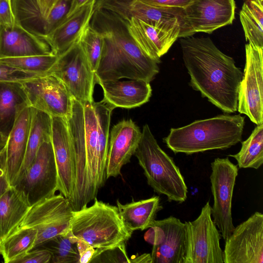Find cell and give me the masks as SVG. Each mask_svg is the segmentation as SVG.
Instances as JSON below:
<instances>
[{
  "label": "cell",
  "instance_id": "6da1fadb",
  "mask_svg": "<svg viewBox=\"0 0 263 263\" xmlns=\"http://www.w3.org/2000/svg\"><path fill=\"white\" fill-rule=\"evenodd\" d=\"M72 113L67 120L76 155V181L68 200L73 211L97 198L107 180L111 106L103 102L83 104L72 98Z\"/></svg>",
  "mask_w": 263,
  "mask_h": 263
},
{
  "label": "cell",
  "instance_id": "7a4b0ae2",
  "mask_svg": "<svg viewBox=\"0 0 263 263\" xmlns=\"http://www.w3.org/2000/svg\"><path fill=\"white\" fill-rule=\"evenodd\" d=\"M180 44L190 85L224 112H235L243 73L233 59L209 37H181Z\"/></svg>",
  "mask_w": 263,
  "mask_h": 263
},
{
  "label": "cell",
  "instance_id": "3957f363",
  "mask_svg": "<svg viewBox=\"0 0 263 263\" xmlns=\"http://www.w3.org/2000/svg\"><path fill=\"white\" fill-rule=\"evenodd\" d=\"M90 25L102 34L104 41L95 74L96 84L123 78L149 83L154 79L159 71V63L137 45L125 21L106 9L95 7Z\"/></svg>",
  "mask_w": 263,
  "mask_h": 263
},
{
  "label": "cell",
  "instance_id": "277c9868",
  "mask_svg": "<svg viewBox=\"0 0 263 263\" xmlns=\"http://www.w3.org/2000/svg\"><path fill=\"white\" fill-rule=\"evenodd\" d=\"M244 125L245 117L240 115H219L171 128L163 141L175 154L226 149L241 140Z\"/></svg>",
  "mask_w": 263,
  "mask_h": 263
},
{
  "label": "cell",
  "instance_id": "5b68a950",
  "mask_svg": "<svg viewBox=\"0 0 263 263\" xmlns=\"http://www.w3.org/2000/svg\"><path fill=\"white\" fill-rule=\"evenodd\" d=\"M69 232L76 239L97 249L98 255L126 243L133 233L123 223L117 206L97 198L91 206L73 211Z\"/></svg>",
  "mask_w": 263,
  "mask_h": 263
},
{
  "label": "cell",
  "instance_id": "8992f818",
  "mask_svg": "<svg viewBox=\"0 0 263 263\" xmlns=\"http://www.w3.org/2000/svg\"><path fill=\"white\" fill-rule=\"evenodd\" d=\"M154 191L179 203L187 198V187L173 159L160 147L149 126L145 124L134 154Z\"/></svg>",
  "mask_w": 263,
  "mask_h": 263
},
{
  "label": "cell",
  "instance_id": "52a82bcc",
  "mask_svg": "<svg viewBox=\"0 0 263 263\" xmlns=\"http://www.w3.org/2000/svg\"><path fill=\"white\" fill-rule=\"evenodd\" d=\"M95 6L105 9L124 21L134 17L162 29L179 28L181 37L195 33L186 21L183 8L155 7L140 0H97Z\"/></svg>",
  "mask_w": 263,
  "mask_h": 263
},
{
  "label": "cell",
  "instance_id": "ba28073f",
  "mask_svg": "<svg viewBox=\"0 0 263 263\" xmlns=\"http://www.w3.org/2000/svg\"><path fill=\"white\" fill-rule=\"evenodd\" d=\"M72 215L68 200L61 193L54 194L31 205L18 229L32 228L37 231L34 248L68 233Z\"/></svg>",
  "mask_w": 263,
  "mask_h": 263
},
{
  "label": "cell",
  "instance_id": "9c48e42d",
  "mask_svg": "<svg viewBox=\"0 0 263 263\" xmlns=\"http://www.w3.org/2000/svg\"><path fill=\"white\" fill-rule=\"evenodd\" d=\"M31 206L55 194L58 172L51 141L44 142L33 162L20 174L13 185Z\"/></svg>",
  "mask_w": 263,
  "mask_h": 263
},
{
  "label": "cell",
  "instance_id": "30bf717a",
  "mask_svg": "<svg viewBox=\"0 0 263 263\" xmlns=\"http://www.w3.org/2000/svg\"><path fill=\"white\" fill-rule=\"evenodd\" d=\"M185 253L183 263H223L221 236L212 218L208 201L198 217L185 221Z\"/></svg>",
  "mask_w": 263,
  "mask_h": 263
},
{
  "label": "cell",
  "instance_id": "8fae6325",
  "mask_svg": "<svg viewBox=\"0 0 263 263\" xmlns=\"http://www.w3.org/2000/svg\"><path fill=\"white\" fill-rule=\"evenodd\" d=\"M211 168L210 179L214 199L212 216L221 237L226 240L235 228L232 217V200L238 168L227 157L216 158L211 163Z\"/></svg>",
  "mask_w": 263,
  "mask_h": 263
},
{
  "label": "cell",
  "instance_id": "7c38bea8",
  "mask_svg": "<svg viewBox=\"0 0 263 263\" xmlns=\"http://www.w3.org/2000/svg\"><path fill=\"white\" fill-rule=\"evenodd\" d=\"M50 74L60 80L72 98L82 104L93 101L95 75L79 41L59 55Z\"/></svg>",
  "mask_w": 263,
  "mask_h": 263
},
{
  "label": "cell",
  "instance_id": "4fadbf2b",
  "mask_svg": "<svg viewBox=\"0 0 263 263\" xmlns=\"http://www.w3.org/2000/svg\"><path fill=\"white\" fill-rule=\"evenodd\" d=\"M238 93L237 110L256 125L263 123V48L247 43Z\"/></svg>",
  "mask_w": 263,
  "mask_h": 263
},
{
  "label": "cell",
  "instance_id": "5bb4252c",
  "mask_svg": "<svg viewBox=\"0 0 263 263\" xmlns=\"http://www.w3.org/2000/svg\"><path fill=\"white\" fill-rule=\"evenodd\" d=\"M223 263L263 262V214L256 212L225 240Z\"/></svg>",
  "mask_w": 263,
  "mask_h": 263
},
{
  "label": "cell",
  "instance_id": "9a60e30c",
  "mask_svg": "<svg viewBox=\"0 0 263 263\" xmlns=\"http://www.w3.org/2000/svg\"><path fill=\"white\" fill-rule=\"evenodd\" d=\"M32 108L51 117L68 120L72 113L73 100L67 89L52 74L21 82Z\"/></svg>",
  "mask_w": 263,
  "mask_h": 263
},
{
  "label": "cell",
  "instance_id": "2e32d148",
  "mask_svg": "<svg viewBox=\"0 0 263 263\" xmlns=\"http://www.w3.org/2000/svg\"><path fill=\"white\" fill-rule=\"evenodd\" d=\"M144 239L153 246L152 263H183L185 227L179 218L171 216L155 220L145 233Z\"/></svg>",
  "mask_w": 263,
  "mask_h": 263
},
{
  "label": "cell",
  "instance_id": "e0dca14e",
  "mask_svg": "<svg viewBox=\"0 0 263 263\" xmlns=\"http://www.w3.org/2000/svg\"><path fill=\"white\" fill-rule=\"evenodd\" d=\"M52 117L51 143L58 172V191L69 200L76 181V155L67 120Z\"/></svg>",
  "mask_w": 263,
  "mask_h": 263
},
{
  "label": "cell",
  "instance_id": "ac0fdd59",
  "mask_svg": "<svg viewBox=\"0 0 263 263\" xmlns=\"http://www.w3.org/2000/svg\"><path fill=\"white\" fill-rule=\"evenodd\" d=\"M235 8L234 0H192L184 10L186 21L194 33H211L232 23Z\"/></svg>",
  "mask_w": 263,
  "mask_h": 263
},
{
  "label": "cell",
  "instance_id": "d6986e66",
  "mask_svg": "<svg viewBox=\"0 0 263 263\" xmlns=\"http://www.w3.org/2000/svg\"><path fill=\"white\" fill-rule=\"evenodd\" d=\"M141 137L139 127L130 119L112 127L109 137L106 175L107 179L121 175L122 167L130 162Z\"/></svg>",
  "mask_w": 263,
  "mask_h": 263
},
{
  "label": "cell",
  "instance_id": "ffe728a7",
  "mask_svg": "<svg viewBox=\"0 0 263 263\" xmlns=\"http://www.w3.org/2000/svg\"><path fill=\"white\" fill-rule=\"evenodd\" d=\"M125 21L129 33L137 45L158 63L161 62L160 58L168 51L177 39L182 37L179 28L162 29L134 17Z\"/></svg>",
  "mask_w": 263,
  "mask_h": 263
},
{
  "label": "cell",
  "instance_id": "44dd1931",
  "mask_svg": "<svg viewBox=\"0 0 263 263\" xmlns=\"http://www.w3.org/2000/svg\"><path fill=\"white\" fill-rule=\"evenodd\" d=\"M53 53L48 43L19 25L0 26V59Z\"/></svg>",
  "mask_w": 263,
  "mask_h": 263
},
{
  "label": "cell",
  "instance_id": "7402d4cb",
  "mask_svg": "<svg viewBox=\"0 0 263 263\" xmlns=\"http://www.w3.org/2000/svg\"><path fill=\"white\" fill-rule=\"evenodd\" d=\"M98 81L103 91L102 101L116 107L132 108L148 101L152 95L149 82L141 80Z\"/></svg>",
  "mask_w": 263,
  "mask_h": 263
},
{
  "label": "cell",
  "instance_id": "603a6c76",
  "mask_svg": "<svg viewBox=\"0 0 263 263\" xmlns=\"http://www.w3.org/2000/svg\"><path fill=\"white\" fill-rule=\"evenodd\" d=\"M96 2L82 7L69 17H65L45 36L44 40L53 54L61 55L79 40L90 24Z\"/></svg>",
  "mask_w": 263,
  "mask_h": 263
},
{
  "label": "cell",
  "instance_id": "cb8c5ba5",
  "mask_svg": "<svg viewBox=\"0 0 263 263\" xmlns=\"http://www.w3.org/2000/svg\"><path fill=\"white\" fill-rule=\"evenodd\" d=\"M32 109V107L29 106L21 111L8 137L6 146V171L11 186H13L15 182L25 159Z\"/></svg>",
  "mask_w": 263,
  "mask_h": 263
},
{
  "label": "cell",
  "instance_id": "d4e9b609",
  "mask_svg": "<svg viewBox=\"0 0 263 263\" xmlns=\"http://www.w3.org/2000/svg\"><path fill=\"white\" fill-rule=\"evenodd\" d=\"M29 106L21 82L0 81V133L8 138L17 116Z\"/></svg>",
  "mask_w": 263,
  "mask_h": 263
},
{
  "label": "cell",
  "instance_id": "484cf974",
  "mask_svg": "<svg viewBox=\"0 0 263 263\" xmlns=\"http://www.w3.org/2000/svg\"><path fill=\"white\" fill-rule=\"evenodd\" d=\"M30 207L12 186L0 197V243L18 228Z\"/></svg>",
  "mask_w": 263,
  "mask_h": 263
},
{
  "label": "cell",
  "instance_id": "4316f807",
  "mask_svg": "<svg viewBox=\"0 0 263 263\" xmlns=\"http://www.w3.org/2000/svg\"><path fill=\"white\" fill-rule=\"evenodd\" d=\"M158 196L122 204L118 200L117 205L126 228L130 232L148 229L155 220L157 213L162 209Z\"/></svg>",
  "mask_w": 263,
  "mask_h": 263
},
{
  "label": "cell",
  "instance_id": "83f0119b",
  "mask_svg": "<svg viewBox=\"0 0 263 263\" xmlns=\"http://www.w3.org/2000/svg\"><path fill=\"white\" fill-rule=\"evenodd\" d=\"M32 108V120L26 155L18 175L33 162L42 144L51 140V116L46 112Z\"/></svg>",
  "mask_w": 263,
  "mask_h": 263
},
{
  "label": "cell",
  "instance_id": "f1b7e54d",
  "mask_svg": "<svg viewBox=\"0 0 263 263\" xmlns=\"http://www.w3.org/2000/svg\"><path fill=\"white\" fill-rule=\"evenodd\" d=\"M15 24L44 40L46 19L37 0H11Z\"/></svg>",
  "mask_w": 263,
  "mask_h": 263
},
{
  "label": "cell",
  "instance_id": "f546056e",
  "mask_svg": "<svg viewBox=\"0 0 263 263\" xmlns=\"http://www.w3.org/2000/svg\"><path fill=\"white\" fill-rule=\"evenodd\" d=\"M263 0H246L239 13L246 40L263 48Z\"/></svg>",
  "mask_w": 263,
  "mask_h": 263
},
{
  "label": "cell",
  "instance_id": "4dcf8cb0",
  "mask_svg": "<svg viewBox=\"0 0 263 263\" xmlns=\"http://www.w3.org/2000/svg\"><path fill=\"white\" fill-rule=\"evenodd\" d=\"M37 231L32 228H20L0 243V253L5 263H13L34 247Z\"/></svg>",
  "mask_w": 263,
  "mask_h": 263
},
{
  "label": "cell",
  "instance_id": "1f68e13d",
  "mask_svg": "<svg viewBox=\"0 0 263 263\" xmlns=\"http://www.w3.org/2000/svg\"><path fill=\"white\" fill-rule=\"evenodd\" d=\"M229 156L236 160L239 168L258 169L263 163V124L257 125L248 138L241 142L238 153Z\"/></svg>",
  "mask_w": 263,
  "mask_h": 263
},
{
  "label": "cell",
  "instance_id": "d6a6232c",
  "mask_svg": "<svg viewBox=\"0 0 263 263\" xmlns=\"http://www.w3.org/2000/svg\"><path fill=\"white\" fill-rule=\"evenodd\" d=\"M34 248L48 250L51 255L50 262H79V255L77 240L69 232L65 234L57 235Z\"/></svg>",
  "mask_w": 263,
  "mask_h": 263
},
{
  "label": "cell",
  "instance_id": "836d02e7",
  "mask_svg": "<svg viewBox=\"0 0 263 263\" xmlns=\"http://www.w3.org/2000/svg\"><path fill=\"white\" fill-rule=\"evenodd\" d=\"M59 55L53 53L0 59V62L14 68L42 74H50Z\"/></svg>",
  "mask_w": 263,
  "mask_h": 263
},
{
  "label": "cell",
  "instance_id": "e575fe53",
  "mask_svg": "<svg viewBox=\"0 0 263 263\" xmlns=\"http://www.w3.org/2000/svg\"><path fill=\"white\" fill-rule=\"evenodd\" d=\"M103 44L102 34L90 24L79 40V44L95 74L101 58Z\"/></svg>",
  "mask_w": 263,
  "mask_h": 263
},
{
  "label": "cell",
  "instance_id": "d590c367",
  "mask_svg": "<svg viewBox=\"0 0 263 263\" xmlns=\"http://www.w3.org/2000/svg\"><path fill=\"white\" fill-rule=\"evenodd\" d=\"M70 2L71 0L62 1L52 8L46 18L44 28L45 36L65 18L70 7Z\"/></svg>",
  "mask_w": 263,
  "mask_h": 263
},
{
  "label": "cell",
  "instance_id": "8d00e7d4",
  "mask_svg": "<svg viewBox=\"0 0 263 263\" xmlns=\"http://www.w3.org/2000/svg\"><path fill=\"white\" fill-rule=\"evenodd\" d=\"M45 75L23 71L0 62V81L22 82Z\"/></svg>",
  "mask_w": 263,
  "mask_h": 263
},
{
  "label": "cell",
  "instance_id": "74e56055",
  "mask_svg": "<svg viewBox=\"0 0 263 263\" xmlns=\"http://www.w3.org/2000/svg\"><path fill=\"white\" fill-rule=\"evenodd\" d=\"M126 243L108 250L98 255L92 262H131L128 257L125 248Z\"/></svg>",
  "mask_w": 263,
  "mask_h": 263
},
{
  "label": "cell",
  "instance_id": "f35d334b",
  "mask_svg": "<svg viewBox=\"0 0 263 263\" xmlns=\"http://www.w3.org/2000/svg\"><path fill=\"white\" fill-rule=\"evenodd\" d=\"M51 255L43 248H34L13 263H48L50 262Z\"/></svg>",
  "mask_w": 263,
  "mask_h": 263
},
{
  "label": "cell",
  "instance_id": "ab89813d",
  "mask_svg": "<svg viewBox=\"0 0 263 263\" xmlns=\"http://www.w3.org/2000/svg\"><path fill=\"white\" fill-rule=\"evenodd\" d=\"M77 240V249L79 255L78 263L90 262L98 255V250L85 241Z\"/></svg>",
  "mask_w": 263,
  "mask_h": 263
},
{
  "label": "cell",
  "instance_id": "60d3db41",
  "mask_svg": "<svg viewBox=\"0 0 263 263\" xmlns=\"http://www.w3.org/2000/svg\"><path fill=\"white\" fill-rule=\"evenodd\" d=\"M15 24L10 0H0V26L13 27Z\"/></svg>",
  "mask_w": 263,
  "mask_h": 263
},
{
  "label": "cell",
  "instance_id": "b9f144b4",
  "mask_svg": "<svg viewBox=\"0 0 263 263\" xmlns=\"http://www.w3.org/2000/svg\"><path fill=\"white\" fill-rule=\"evenodd\" d=\"M10 186L7 175L6 147L5 146L0 152V197Z\"/></svg>",
  "mask_w": 263,
  "mask_h": 263
},
{
  "label": "cell",
  "instance_id": "7bdbcfd3",
  "mask_svg": "<svg viewBox=\"0 0 263 263\" xmlns=\"http://www.w3.org/2000/svg\"><path fill=\"white\" fill-rule=\"evenodd\" d=\"M141 2L155 7H177L184 8L192 0H140Z\"/></svg>",
  "mask_w": 263,
  "mask_h": 263
},
{
  "label": "cell",
  "instance_id": "ee69618b",
  "mask_svg": "<svg viewBox=\"0 0 263 263\" xmlns=\"http://www.w3.org/2000/svg\"><path fill=\"white\" fill-rule=\"evenodd\" d=\"M43 17L46 19L52 8L62 1L69 0H37Z\"/></svg>",
  "mask_w": 263,
  "mask_h": 263
},
{
  "label": "cell",
  "instance_id": "f6af8a7d",
  "mask_svg": "<svg viewBox=\"0 0 263 263\" xmlns=\"http://www.w3.org/2000/svg\"><path fill=\"white\" fill-rule=\"evenodd\" d=\"M97 0H71L70 7L66 17L70 16L82 7Z\"/></svg>",
  "mask_w": 263,
  "mask_h": 263
},
{
  "label": "cell",
  "instance_id": "bcb514c9",
  "mask_svg": "<svg viewBox=\"0 0 263 263\" xmlns=\"http://www.w3.org/2000/svg\"><path fill=\"white\" fill-rule=\"evenodd\" d=\"M131 262H149L152 263L151 254H143L137 256L136 258L130 260Z\"/></svg>",
  "mask_w": 263,
  "mask_h": 263
},
{
  "label": "cell",
  "instance_id": "7dc6e473",
  "mask_svg": "<svg viewBox=\"0 0 263 263\" xmlns=\"http://www.w3.org/2000/svg\"><path fill=\"white\" fill-rule=\"evenodd\" d=\"M8 138L0 133V152L6 146Z\"/></svg>",
  "mask_w": 263,
  "mask_h": 263
},
{
  "label": "cell",
  "instance_id": "c3c4849f",
  "mask_svg": "<svg viewBox=\"0 0 263 263\" xmlns=\"http://www.w3.org/2000/svg\"><path fill=\"white\" fill-rule=\"evenodd\" d=\"M11 1V0H10Z\"/></svg>",
  "mask_w": 263,
  "mask_h": 263
},
{
  "label": "cell",
  "instance_id": "681fc988",
  "mask_svg": "<svg viewBox=\"0 0 263 263\" xmlns=\"http://www.w3.org/2000/svg\"></svg>",
  "mask_w": 263,
  "mask_h": 263
}]
</instances>
